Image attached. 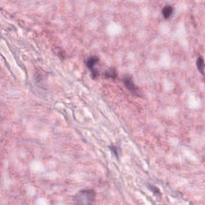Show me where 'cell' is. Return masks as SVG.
Listing matches in <instances>:
<instances>
[{
    "label": "cell",
    "mask_w": 205,
    "mask_h": 205,
    "mask_svg": "<svg viewBox=\"0 0 205 205\" xmlns=\"http://www.w3.org/2000/svg\"><path fill=\"white\" fill-rule=\"evenodd\" d=\"M123 83L125 86L126 87L128 90H129L130 92L134 94H138V89L135 86L134 81L132 78L130 76H125L123 78Z\"/></svg>",
    "instance_id": "3"
},
{
    "label": "cell",
    "mask_w": 205,
    "mask_h": 205,
    "mask_svg": "<svg viewBox=\"0 0 205 205\" xmlns=\"http://www.w3.org/2000/svg\"><path fill=\"white\" fill-rule=\"evenodd\" d=\"M197 66L199 71L203 74V67H204V62L203 58L201 57H199L197 60Z\"/></svg>",
    "instance_id": "6"
},
{
    "label": "cell",
    "mask_w": 205,
    "mask_h": 205,
    "mask_svg": "<svg viewBox=\"0 0 205 205\" xmlns=\"http://www.w3.org/2000/svg\"><path fill=\"white\" fill-rule=\"evenodd\" d=\"M173 8L170 6H166L162 9V15L165 18H168L170 17L173 13Z\"/></svg>",
    "instance_id": "5"
},
{
    "label": "cell",
    "mask_w": 205,
    "mask_h": 205,
    "mask_svg": "<svg viewBox=\"0 0 205 205\" xmlns=\"http://www.w3.org/2000/svg\"><path fill=\"white\" fill-rule=\"evenodd\" d=\"M110 149L111 150L112 152L114 154V155L116 157H119V154H118V150H117V148L116 146H112L110 147Z\"/></svg>",
    "instance_id": "7"
},
{
    "label": "cell",
    "mask_w": 205,
    "mask_h": 205,
    "mask_svg": "<svg viewBox=\"0 0 205 205\" xmlns=\"http://www.w3.org/2000/svg\"><path fill=\"white\" fill-rule=\"evenodd\" d=\"M105 76L107 78L115 79L117 77V72L114 68H110L108 70L106 71L105 73Z\"/></svg>",
    "instance_id": "4"
},
{
    "label": "cell",
    "mask_w": 205,
    "mask_h": 205,
    "mask_svg": "<svg viewBox=\"0 0 205 205\" xmlns=\"http://www.w3.org/2000/svg\"><path fill=\"white\" fill-rule=\"evenodd\" d=\"M149 189L152 191L155 194H159V192L158 189L155 186H152V185H149Z\"/></svg>",
    "instance_id": "8"
},
{
    "label": "cell",
    "mask_w": 205,
    "mask_h": 205,
    "mask_svg": "<svg viewBox=\"0 0 205 205\" xmlns=\"http://www.w3.org/2000/svg\"><path fill=\"white\" fill-rule=\"evenodd\" d=\"M98 62L99 58L96 56L91 57L87 62V66L92 73L93 79L97 78L99 76L98 71L96 68V66L98 63Z\"/></svg>",
    "instance_id": "2"
},
{
    "label": "cell",
    "mask_w": 205,
    "mask_h": 205,
    "mask_svg": "<svg viewBox=\"0 0 205 205\" xmlns=\"http://www.w3.org/2000/svg\"><path fill=\"white\" fill-rule=\"evenodd\" d=\"M96 193L93 189H84L79 191L74 197V202L78 205H91L95 200Z\"/></svg>",
    "instance_id": "1"
}]
</instances>
